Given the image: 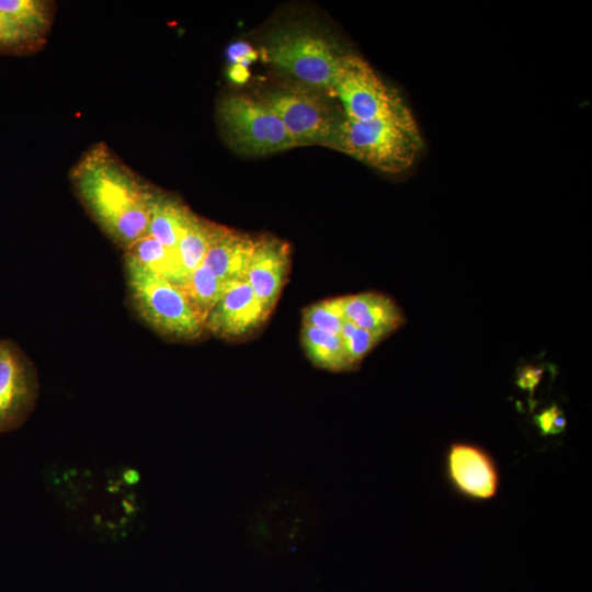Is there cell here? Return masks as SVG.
Wrapping results in <instances>:
<instances>
[{
  "label": "cell",
  "instance_id": "obj_1",
  "mask_svg": "<svg viewBox=\"0 0 592 592\" xmlns=\"http://www.w3.org/2000/svg\"><path fill=\"white\" fill-rule=\"evenodd\" d=\"M70 181L102 230L127 249L148 232L152 186L104 144L91 146L70 170Z\"/></svg>",
  "mask_w": 592,
  "mask_h": 592
},
{
  "label": "cell",
  "instance_id": "obj_2",
  "mask_svg": "<svg viewBox=\"0 0 592 592\" xmlns=\"http://www.w3.org/2000/svg\"><path fill=\"white\" fill-rule=\"evenodd\" d=\"M320 523L317 501L303 489L286 486L253 504L246 517V533L260 554L283 557L304 547Z\"/></svg>",
  "mask_w": 592,
  "mask_h": 592
},
{
  "label": "cell",
  "instance_id": "obj_3",
  "mask_svg": "<svg viewBox=\"0 0 592 592\" xmlns=\"http://www.w3.org/2000/svg\"><path fill=\"white\" fill-rule=\"evenodd\" d=\"M423 141L413 116L355 121L343 117L329 145L386 173H400L415 161Z\"/></svg>",
  "mask_w": 592,
  "mask_h": 592
},
{
  "label": "cell",
  "instance_id": "obj_4",
  "mask_svg": "<svg viewBox=\"0 0 592 592\" xmlns=\"http://www.w3.org/2000/svg\"><path fill=\"white\" fill-rule=\"evenodd\" d=\"M125 272L132 301L141 319L172 340H195L205 330L181 288L126 253Z\"/></svg>",
  "mask_w": 592,
  "mask_h": 592
},
{
  "label": "cell",
  "instance_id": "obj_5",
  "mask_svg": "<svg viewBox=\"0 0 592 592\" xmlns=\"http://www.w3.org/2000/svg\"><path fill=\"white\" fill-rule=\"evenodd\" d=\"M265 49L269 60L294 82L334 96L333 84L343 53L321 31L288 24L270 35Z\"/></svg>",
  "mask_w": 592,
  "mask_h": 592
},
{
  "label": "cell",
  "instance_id": "obj_6",
  "mask_svg": "<svg viewBox=\"0 0 592 592\" xmlns=\"http://www.w3.org/2000/svg\"><path fill=\"white\" fill-rule=\"evenodd\" d=\"M334 96L297 83H283L265 92L261 100L280 117L295 146L329 147L344 117Z\"/></svg>",
  "mask_w": 592,
  "mask_h": 592
},
{
  "label": "cell",
  "instance_id": "obj_7",
  "mask_svg": "<svg viewBox=\"0 0 592 592\" xmlns=\"http://www.w3.org/2000/svg\"><path fill=\"white\" fill-rule=\"evenodd\" d=\"M345 117L355 121L411 116L400 94L362 57L343 54L333 84Z\"/></svg>",
  "mask_w": 592,
  "mask_h": 592
},
{
  "label": "cell",
  "instance_id": "obj_8",
  "mask_svg": "<svg viewBox=\"0 0 592 592\" xmlns=\"http://www.w3.org/2000/svg\"><path fill=\"white\" fill-rule=\"evenodd\" d=\"M218 116L230 144L244 153L265 155L295 147L280 117L261 99L226 96Z\"/></svg>",
  "mask_w": 592,
  "mask_h": 592
},
{
  "label": "cell",
  "instance_id": "obj_9",
  "mask_svg": "<svg viewBox=\"0 0 592 592\" xmlns=\"http://www.w3.org/2000/svg\"><path fill=\"white\" fill-rule=\"evenodd\" d=\"M36 395L37 383L30 363L15 345L0 340V433L25 420Z\"/></svg>",
  "mask_w": 592,
  "mask_h": 592
},
{
  "label": "cell",
  "instance_id": "obj_10",
  "mask_svg": "<svg viewBox=\"0 0 592 592\" xmlns=\"http://www.w3.org/2000/svg\"><path fill=\"white\" fill-rule=\"evenodd\" d=\"M445 471L452 487L471 500H490L498 490L500 476L492 456L482 447L455 442L445 456Z\"/></svg>",
  "mask_w": 592,
  "mask_h": 592
},
{
  "label": "cell",
  "instance_id": "obj_11",
  "mask_svg": "<svg viewBox=\"0 0 592 592\" xmlns=\"http://www.w3.org/2000/svg\"><path fill=\"white\" fill-rule=\"evenodd\" d=\"M291 264L286 241L273 236L255 239V247L244 281L249 284L267 316L275 307L285 285Z\"/></svg>",
  "mask_w": 592,
  "mask_h": 592
},
{
  "label": "cell",
  "instance_id": "obj_12",
  "mask_svg": "<svg viewBox=\"0 0 592 592\" xmlns=\"http://www.w3.org/2000/svg\"><path fill=\"white\" fill-rule=\"evenodd\" d=\"M267 315L243 281L231 282L205 319L204 327L220 338H237L258 329Z\"/></svg>",
  "mask_w": 592,
  "mask_h": 592
},
{
  "label": "cell",
  "instance_id": "obj_13",
  "mask_svg": "<svg viewBox=\"0 0 592 592\" xmlns=\"http://www.w3.org/2000/svg\"><path fill=\"white\" fill-rule=\"evenodd\" d=\"M255 238L218 225L203 265L226 283L243 281Z\"/></svg>",
  "mask_w": 592,
  "mask_h": 592
},
{
  "label": "cell",
  "instance_id": "obj_14",
  "mask_svg": "<svg viewBox=\"0 0 592 592\" xmlns=\"http://www.w3.org/2000/svg\"><path fill=\"white\" fill-rule=\"evenodd\" d=\"M345 320L355 326L388 337L402 326L400 308L388 296L374 292L340 297Z\"/></svg>",
  "mask_w": 592,
  "mask_h": 592
},
{
  "label": "cell",
  "instance_id": "obj_15",
  "mask_svg": "<svg viewBox=\"0 0 592 592\" xmlns=\"http://www.w3.org/2000/svg\"><path fill=\"white\" fill-rule=\"evenodd\" d=\"M194 216L195 213L180 198L152 187L147 235L175 250Z\"/></svg>",
  "mask_w": 592,
  "mask_h": 592
},
{
  "label": "cell",
  "instance_id": "obj_16",
  "mask_svg": "<svg viewBox=\"0 0 592 592\" xmlns=\"http://www.w3.org/2000/svg\"><path fill=\"white\" fill-rule=\"evenodd\" d=\"M0 13L39 48L53 21V4L45 0H0Z\"/></svg>",
  "mask_w": 592,
  "mask_h": 592
},
{
  "label": "cell",
  "instance_id": "obj_17",
  "mask_svg": "<svg viewBox=\"0 0 592 592\" xmlns=\"http://www.w3.org/2000/svg\"><path fill=\"white\" fill-rule=\"evenodd\" d=\"M300 341L306 356L315 366L331 372L354 368L346 355L340 334L303 325Z\"/></svg>",
  "mask_w": 592,
  "mask_h": 592
},
{
  "label": "cell",
  "instance_id": "obj_18",
  "mask_svg": "<svg viewBox=\"0 0 592 592\" xmlns=\"http://www.w3.org/2000/svg\"><path fill=\"white\" fill-rule=\"evenodd\" d=\"M126 253L179 288L187 280L175 250L162 246L149 235L128 247Z\"/></svg>",
  "mask_w": 592,
  "mask_h": 592
},
{
  "label": "cell",
  "instance_id": "obj_19",
  "mask_svg": "<svg viewBox=\"0 0 592 592\" xmlns=\"http://www.w3.org/2000/svg\"><path fill=\"white\" fill-rule=\"evenodd\" d=\"M217 227V224L203 219L195 214L189 228L181 237L175 252L187 277L203 264Z\"/></svg>",
  "mask_w": 592,
  "mask_h": 592
},
{
  "label": "cell",
  "instance_id": "obj_20",
  "mask_svg": "<svg viewBox=\"0 0 592 592\" xmlns=\"http://www.w3.org/2000/svg\"><path fill=\"white\" fill-rule=\"evenodd\" d=\"M228 284L202 264L189 275L181 291L197 316L205 322Z\"/></svg>",
  "mask_w": 592,
  "mask_h": 592
},
{
  "label": "cell",
  "instance_id": "obj_21",
  "mask_svg": "<svg viewBox=\"0 0 592 592\" xmlns=\"http://www.w3.org/2000/svg\"><path fill=\"white\" fill-rule=\"evenodd\" d=\"M345 318L340 297L325 299L307 306L303 311V325L340 334Z\"/></svg>",
  "mask_w": 592,
  "mask_h": 592
},
{
  "label": "cell",
  "instance_id": "obj_22",
  "mask_svg": "<svg viewBox=\"0 0 592 592\" xmlns=\"http://www.w3.org/2000/svg\"><path fill=\"white\" fill-rule=\"evenodd\" d=\"M346 355L355 367L386 335L364 330L345 320L340 332Z\"/></svg>",
  "mask_w": 592,
  "mask_h": 592
},
{
  "label": "cell",
  "instance_id": "obj_23",
  "mask_svg": "<svg viewBox=\"0 0 592 592\" xmlns=\"http://www.w3.org/2000/svg\"><path fill=\"white\" fill-rule=\"evenodd\" d=\"M38 47L0 13V55H24Z\"/></svg>",
  "mask_w": 592,
  "mask_h": 592
},
{
  "label": "cell",
  "instance_id": "obj_24",
  "mask_svg": "<svg viewBox=\"0 0 592 592\" xmlns=\"http://www.w3.org/2000/svg\"><path fill=\"white\" fill-rule=\"evenodd\" d=\"M561 409L553 405L534 417V422L542 435H553L555 419Z\"/></svg>",
  "mask_w": 592,
  "mask_h": 592
},
{
  "label": "cell",
  "instance_id": "obj_25",
  "mask_svg": "<svg viewBox=\"0 0 592 592\" xmlns=\"http://www.w3.org/2000/svg\"><path fill=\"white\" fill-rule=\"evenodd\" d=\"M543 375V369L537 366H525L519 374L516 384L520 388L528 390L531 395L534 394L536 386L538 385Z\"/></svg>",
  "mask_w": 592,
  "mask_h": 592
},
{
  "label": "cell",
  "instance_id": "obj_26",
  "mask_svg": "<svg viewBox=\"0 0 592 592\" xmlns=\"http://www.w3.org/2000/svg\"><path fill=\"white\" fill-rule=\"evenodd\" d=\"M228 56L235 64L246 66L247 62L257 59L258 54L250 45L240 42L229 47Z\"/></svg>",
  "mask_w": 592,
  "mask_h": 592
},
{
  "label": "cell",
  "instance_id": "obj_27",
  "mask_svg": "<svg viewBox=\"0 0 592 592\" xmlns=\"http://www.w3.org/2000/svg\"><path fill=\"white\" fill-rule=\"evenodd\" d=\"M229 76L234 81L242 82L249 77V72L246 66L235 64L229 70Z\"/></svg>",
  "mask_w": 592,
  "mask_h": 592
}]
</instances>
